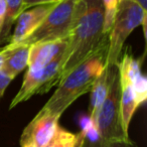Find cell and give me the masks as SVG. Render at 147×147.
Masks as SVG:
<instances>
[{
	"label": "cell",
	"instance_id": "cell-14",
	"mask_svg": "<svg viewBox=\"0 0 147 147\" xmlns=\"http://www.w3.org/2000/svg\"><path fill=\"white\" fill-rule=\"evenodd\" d=\"M81 133H74L59 126L57 134L42 147H77Z\"/></svg>",
	"mask_w": 147,
	"mask_h": 147
},
{
	"label": "cell",
	"instance_id": "cell-12",
	"mask_svg": "<svg viewBox=\"0 0 147 147\" xmlns=\"http://www.w3.org/2000/svg\"><path fill=\"white\" fill-rule=\"evenodd\" d=\"M6 47L8 51L5 57L2 71L15 78L27 67L30 47L24 45H8Z\"/></svg>",
	"mask_w": 147,
	"mask_h": 147
},
{
	"label": "cell",
	"instance_id": "cell-11",
	"mask_svg": "<svg viewBox=\"0 0 147 147\" xmlns=\"http://www.w3.org/2000/svg\"><path fill=\"white\" fill-rule=\"evenodd\" d=\"M118 75V69L117 65L112 67H105V69L102 71V73L99 75V77L96 79L92 89H91V102H90V121L94 122L103 102L106 99L107 95L109 93V90L111 88L114 79Z\"/></svg>",
	"mask_w": 147,
	"mask_h": 147
},
{
	"label": "cell",
	"instance_id": "cell-4",
	"mask_svg": "<svg viewBox=\"0 0 147 147\" xmlns=\"http://www.w3.org/2000/svg\"><path fill=\"white\" fill-rule=\"evenodd\" d=\"M78 1L61 0L57 2L39 26L18 45L30 47L34 43L67 38Z\"/></svg>",
	"mask_w": 147,
	"mask_h": 147
},
{
	"label": "cell",
	"instance_id": "cell-8",
	"mask_svg": "<svg viewBox=\"0 0 147 147\" xmlns=\"http://www.w3.org/2000/svg\"><path fill=\"white\" fill-rule=\"evenodd\" d=\"M143 57L141 59H134L132 53H130V49H127L124 53L121 55L117 65L119 78L127 79L132 83L141 105L146 101L147 98V80L141 69Z\"/></svg>",
	"mask_w": 147,
	"mask_h": 147
},
{
	"label": "cell",
	"instance_id": "cell-13",
	"mask_svg": "<svg viewBox=\"0 0 147 147\" xmlns=\"http://www.w3.org/2000/svg\"><path fill=\"white\" fill-rule=\"evenodd\" d=\"M6 1V13H5L3 25L0 29V43L6 40L9 36V31L15 23L17 17L23 11L22 0H5Z\"/></svg>",
	"mask_w": 147,
	"mask_h": 147
},
{
	"label": "cell",
	"instance_id": "cell-5",
	"mask_svg": "<svg viewBox=\"0 0 147 147\" xmlns=\"http://www.w3.org/2000/svg\"><path fill=\"white\" fill-rule=\"evenodd\" d=\"M92 124L99 136L100 143H110L130 139V137H127L124 134L122 128L118 75L113 81L108 95Z\"/></svg>",
	"mask_w": 147,
	"mask_h": 147
},
{
	"label": "cell",
	"instance_id": "cell-22",
	"mask_svg": "<svg viewBox=\"0 0 147 147\" xmlns=\"http://www.w3.org/2000/svg\"><path fill=\"white\" fill-rule=\"evenodd\" d=\"M3 21H4V18H3V17H0V29H1V27H2V25H3Z\"/></svg>",
	"mask_w": 147,
	"mask_h": 147
},
{
	"label": "cell",
	"instance_id": "cell-10",
	"mask_svg": "<svg viewBox=\"0 0 147 147\" xmlns=\"http://www.w3.org/2000/svg\"><path fill=\"white\" fill-rule=\"evenodd\" d=\"M67 47V38L57 39V40L45 41L30 45L28 55V67L29 71H37L57 57H61L65 53Z\"/></svg>",
	"mask_w": 147,
	"mask_h": 147
},
{
	"label": "cell",
	"instance_id": "cell-15",
	"mask_svg": "<svg viewBox=\"0 0 147 147\" xmlns=\"http://www.w3.org/2000/svg\"><path fill=\"white\" fill-rule=\"evenodd\" d=\"M104 11V33L109 34L118 7V0H102Z\"/></svg>",
	"mask_w": 147,
	"mask_h": 147
},
{
	"label": "cell",
	"instance_id": "cell-7",
	"mask_svg": "<svg viewBox=\"0 0 147 147\" xmlns=\"http://www.w3.org/2000/svg\"><path fill=\"white\" fill-rule=\"evenodd\" d=\"M59 118L40 109L27 124L20 137L21 147H42L49 142L59 128Z\"/></svg>",
	"mask_w": 147,
	"mask_h": 147
},
{
	"label": "cell",
	"instance_id": "cell-9",
	"mask_svg": "<svg viewBox=\"0 0 147 147\" xmlns=\"http://www.w3.org/2000/svg\"><path fill=\"white\" fill-rule=\"evenodd\" d=\"M55 4L57 3L37 5L22 11L15 21L16 24L12 36L10 37L9 45H18L28 35H30L39 26Z\"/></svg>",
	"mask_w": 147,
	"mask_h": 147
},
{
	"label": "cell",
	"instance_id": "cell-19",
	"mask_svg": "<svg viewBox=\"0 0 147 147\" xmlns=\"http://www.w3.org/2000/svg\"><path fill=\"white\" fill-rule=\"evenodd\" d=\"M7 51H8L7 47H5L4 49H0V71H2L5 57H6V55H7Z\"/></svg>",
	"mask_w": 147,
	"mask_h": 147
},
{
	"label": "cell",
	"instance_id": "cell-1",
	"mask_svg": "<svg viewBox=\"0 0 147 147\" xmlns=\"http://www.w3.org/2000/svg\"><path fill=\"white\" fill-rule=\"evenodd\" d=\"M103 28L102 0H79L61 57V82L77 65L108 43V34Z\"/></svg>",
	"mask_w": 147,
	"mask_h": 147
},
{
	"label": "cell",
	"instance_id": "cell-16",
	"mask_svg": "<svg viewBox=\"0 0 147 147\" xmlns=\"http://www.w3.org/2000/svg\"><path fill=\"white\" fill-rule=\"evenodd\" d=\"M61 0H22V8L23 11L31 7L37 6L42 4H49V3H57Z\"/></svg>",
	"mask_w": 147,
	"mask_h": 147
},
{
	"label": "cell",
	"instance_id": "cell-3",
	"mask_svg": "<svg viewBox=\"0 0 147 147\" xmlns=\"http://www.w3.org/2000/svg\"><path fill=\"white\" fill-rule=\"evenodd\" d=\"M147 11L135 0H118L117 12L108 34L106 67L117 65L122 55L123 45L136 27L142 25L146 38Z\"/></svg>",
	"mask_w": 147,
	"mask_h": 147
},
{
	"label": "cell",
	"instance_id": "cell-20",
	"mask_svg": "<svg viewBox=\"0 0 147 147\" xmlns=\"http://www.w3.org/2000/svg\"><path fill=\"white\" fill-rule=\"evenodd\" d=\"M6 13V1L5 0H0V17H5Z\"/></svg>",
	"mask_w": 147,
	"mask_h": 147
},
{
	"label": "cell",
	"instance_id": "cell-6",
	"mask_svg": "<svg viewBox=\"0 0 147 147\" xmlns=\"http://www.w3.org/2000/svg\"><path fill=\"white\" fill-rule=\"evenodd\" d=\"M61 57H57L45 67L37 71L27 69L21 88L11 101L9 110L25 102L34 95L45 94L61 82Z\"/></svg>",
	"mask_w": 147,
	"mask_h": 147
},
{
	"label": "cell",
	"instance_id": "cell-17",
	"mask_svg": "<svg viewBox=\"0 0 147 147\" xmlns=\"http://www.w3.org/2000/svg\"><path fill=\"white\" fill-rule=\"evenodd\" d=\"M13 79H14L13 77L9 76L8 74H6L5 71H0V98L4 95L5 90L9 86V84L13 81Z\"/></svg>",
	"mask_w": 147,
	"mask_h": 147
},
{
	"label": "cell",
	"instance_id": "cell-21",
	"mask_svg": "<svg viewBox=\"0 0 147 147\" xmlns=\"http://www.w3.org/2000/svg\"><path fill=\"white\" fill-rule=\"evenodd\" d=\"M135 1H136L144 10L147 11V0H135Z\"/></svg>",
	"mask_w": 147,
	"mask_h": 147
},
{
	"label": "cell",
	"instance_id": "cell-18",
	"mask_svg": "<svg viewBox=\"0 0 147 147\" xmlns=\"http://www.w3.org/2000/svg\"><path fill=\"white\" fill-rule=\"evenodd\" d=\"M95 147H137V145L131 139L123 141H116L110 143H100Z\"/></svg>",
	"mask_w": 147,
	"mask_h": 147
},
{
	"label": "cell",
	"instance_id": "cell-2",
	"mask_svg": "<svg viewBox=\"0 0 147 147\" xmlns=\"http://www.w3.org/2000/svg\"><path fill=\"white\" fill-rule=\"evenodd\" d=\"M107 51L108 43L69 71L41 110L61 117L77 99L90 92L96 79L106 67Z\"/></svg>",
	"mask_w": 147,
	"mask_h": 147
}]
</instances>
